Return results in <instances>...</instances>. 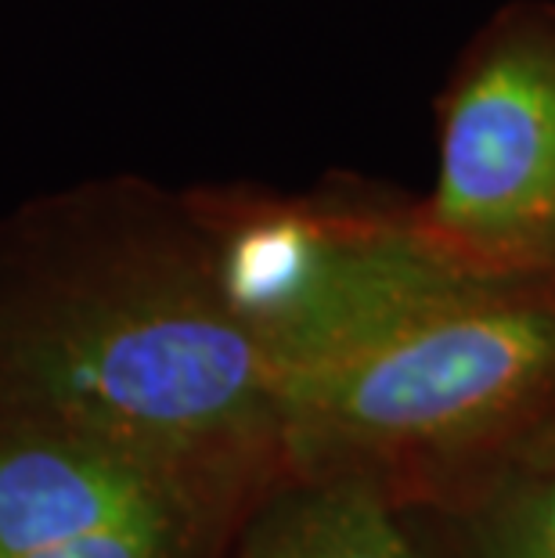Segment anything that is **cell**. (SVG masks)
I'll use <instances>...</instances> for the list:
<instances>
[{"label": "cell", "mask_w": 555, "mask_h": 558, "mask_svg": "<svg viewBox=\"0 0 555 558\" xmlns=\"http://www.w3.org/2000/svg\"><path fill=\"white\" fill-rule=\"evenodd\" d=\"M0 418L109 439L245 501L289 476L275 364L188 198L141 181L0 231Z\"/></svg>", "instance_id": "cell-1"}, {"label": "cell", "mask_w": 555, "mask_h": 558, "mask_svg": "<svg viewBox=\"0 0 555 558\" xmlns=\"http://www.w3.org/2000/svg\"><path fill=\"white\" fill-rule=\"evenodd\" d=\"M422 558H555V472L462 515H405Z\"/></svg>", "instance_id": "cell-7"}, {"label": "cell", "mask_w": 555, "mask_h": 558, "mask_svg": "<svg viewBox=\"0 0 555 558\" xmlns=\"http://www.w3.org/2000/svg\"><path fill=\"white\" fill-rule=\"evenodd\" d=\"M430 242L476 278L555 270V0H509L472 33L436 101Z\"/></svg>", "instance_id": "cell-4"}, {"label": "cell", "mask_w": 555, "mask_h": 558, "mask_svg": "<svg viewBox=\"0 0 555 558\" xmlns=\"http://www.w3.org/2000/svg\"><path fill=\"white\" fill-rule=\"evenodd\" d=\"M224 558H422L408 519L353 480L286 476L260 497Z\"/></svg>", "instance_id": "cell-6"}, {"label": "cell", "mask_w": 555, "mask_h": 558, "mask_svg": "<svg viewBox=\"0 0 555 558\" xmlns=\"http://www.w3.org/2000/svg\"><path fill=\"white\" fill-rule=\"evenodd\" d=\"M256 505L109 439L0 418V558H224Z\"/></svg>", "instance_id": "cell-5"}, {"label": "cell", "mask_w": 555, "mask_h": 558, "mask_svg": "<svg viewBox=\"0 0 555 558\" xmlns=\"http://www.w3.org/2000/svg\"><path fill=\"white\" fill-rule=\"evenodd\" d=\"M220 289L275 364L278 383L369 347L476 278L430 242L419 202L361 181L281 195L188 192Z\"/></svg>", "instance_id": "cell-3"}, {"label": "cell", "mask_w": 555, "mask_h": 558, "mask_svg": "<svg viewBox=\"0 0 555 558\" xmlns=\"http://www.w3.org/2000/svg\"><path fill=\"white\" fill-rule=\"evenodd\" d=\"M289 476L462 515L555 472V270L469 278L369 347L281 378Z\"/></svg>", "instance_id": "cell-2"}]
</instances>
